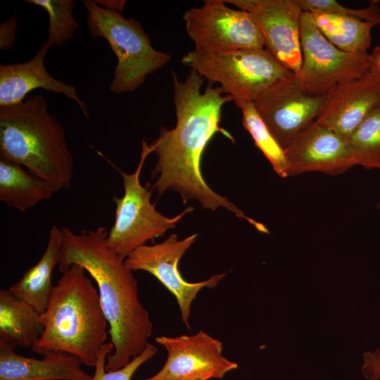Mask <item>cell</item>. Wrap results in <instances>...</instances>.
Here are the masks:
<instances>
[{
  "label": "cell",
  "instance_id": "cell-1",
  "mask_svg": "<svg viewBox=\"0 0 380 380\" xmlns=\"http://www.w3.org/2000/svg\"><path fill=\"white\" fill-rule=\"evenodd\" d=\"M172 76L177 122L171 129L160 127L158 137L150 145L158 158L152 172L156 177L153 189L158 195L170 189L178 191L184 203L195 199L205 209L224 208L257 227L258 222L215 193L201 172L203 153L215 134L235 141L220 125L222 108L232 98L211 82L201 91L204 78L194 70L191 69L184 80H179L173 71Z\"/></svg>",
  "mask_w": 380,
  "mask_h": 380
},
{
  "label": "cell",
  "instance_id": "cell-2",
  "mask_svg": "<svg viewBox=\"0 0 380 380\" xmlns=\"http://www.w3.org/2000/svg\"><path fill=\"white\" fill-rule=\"evenodd\" d=\"M62 232L58 270L63 273L77 265L96 281L113 345L106 369L117 370L145 350L153 332L150 315L139 298L138 282L125 260L108 246L106 227L78 234L63 227Z\"/></svg>",
  "mask_w": 380,
  "mask_h": 380
},
{
  "label": "cell",
  "instance_id": "cell-3",
  "mask_svg": "<svg viewBox=\"0 0 380 380\" xmlns=\"http://www.w3.org/2000/svg\"><path fill=\"white\" fill-rule=\"evenodd\" d=\"M77 265L63 272L40 314L42 334L32 348L39 355L61 352L95 367L109 334L98 289Z\"/></svg>",
  "mask_w": 380,
  "mask_h": 380
},
{
  "label": "cell",
  "instance_id": "cell-4",
  "mask_svg": "<svg viewBox=\"0 0 380 380\" xmlns=\"http://www.w3.org/2000/svg\"><path fill=\"white\" fill-rule=\"evenodd\" d=\"M42 95L0 108V157L27 168L56 191L68 189L74 160L65 129Z\"/></svg>",
  "mask_w": 380,
  "mask_h": 380
},
{
  "label": "cell",
  "instance_id": "cell-5",
  "mask_svg": "<svg viewBox=\"0 0 380 380\" xmlns=\"http://www.w3.org/2000/svg\"><path fill=\"white\" fill-rule=\"evenodd\" d=\"M82 3L87 12V27L94 37L107 41L117 58L110 90L115 94L137 89L151 73L170 60L167 53L155 49L139 21L126 18L117 11L101 7L94 1Z\"/></svg>",
  "mask_w": 380,
  "mask_h": 380
},
{
  "label": "cell",
  "instance_id": "cell-6",
  "mask_svg": "<svg viewBox=\"0 0 380 380\" xmlns=\"http://www.w3.org/2000/svg\"><path fill=\"white\" fill-rule=\"evenodd\" d=\"M182 62L209 82L219 83L237 106L243 101L253 102L272 84L294 75L265 48L219 52L194 50L184 55Z\"/></svg>",
  "mask_w": 380,
  "mask_h": 380
},
{
  "label": "cell",
  "instance_id": "cell-7",
  "mask_svg": "<svg viewBox=\"0 0 380 380\" xmlns=\"http://www.w3.org/2000/svg\"><path fill=\"white\" fill-rule=\"evenodd\" d=\"M152 153L150 145L143 141L140 161L136 170L126 173L118 170L122 177L124 194L113 196L115 205V221L108 233L107 243L121 258H125L137 248L162 236L187 213L186 208L173 217L158 212L151 201V193L140 181V175L147 156Z\"/></svg>",
  "mask_w": 380,
  "mask_h": 380
},
{
  "label": "cell",
  "instance_id": "cell-8",
  "mask_svg": "<svg viewBox=\"0 0 380 380\" xmlns=\"http://www.w3.org/2000/svg\"><path fill=\"white\" fill-rule=\"evenodd\" d=\"M300 38L302 63L295 76L308 95L325 96L336 86L369 72V53H349L336 47L318 30L308 11L301 14Z\"/></svg>",
  "mask_w": 380,
  "mask_h": 380
},
{
  "label": "cell",
  "instance_id": "cell-9",
  "mask_svg": "<svg viewBox=\"0 0 380 380\" xmlns=\"http://www.w3.org/2000/svg\"><path fill=\"white\" fill-rule=\"evenodd\" d=\"M185 28L198 52L265 48L263 37L248 12L228 7L223 0H206L183 15Z\"/></svg>",
  "mask_w": 380,
  "mask_h": 380
},
{
  "label": "cell",
  "instance_id": "cell-10",
  "mask_svg": "<svg viewBox=\"0 0 380 380\" xmlns=\"http://www.w3.org/2000/svg\"><path fill=\"white\" fill-rule=\"evenodd\" d=\"M196 237L197 234H193L179 240L172 234L161 243L137 248L125 260L129 270L148 272L175 296L182 320L188 329H190L191 304L199 291L204 288L215 287L225 275L223 273L215 274L198 282H189L182 277L179 262Z\"/></svg>",
  "mask_w": 380,
  "mask_h": 380
},
{
  "label": "cell",
  "instance_id": "cell-11",
  "mask_svg": "<svg viewBox=\"0 0 380 380\" xmlns=\"http://www.w3.org/2000/svg\"><path fill=\"white\" fill-rule=\"evenodd\" d=\"M156 342L167 351L166 361L155 375L142 380L222 379L238 365L222 355V343L203 331L194 335L160 336Z\"/></svg>",
  "mask_w": 380,
  "mask_h": 380
},
{
  "label": "cell",
  "instance_id": "cell-12",
  "mask_svg": "<svg viewBox=\"0 0 380 380\" xmlns=\"http://www.w3.org/2000/svg\"><path fill=\"white\" fill-rule=\"evenodd\" d=\"M324 97L305 94L293 75L272 84L256 98L253 104L275 139L285 149L315 120Z\"/></svg>",
  "mask_w": 380,
  "mask_h": 380
},
{
  "label": "cell",
  "instance_id": "cell-13",
  "mask_svg": "<svg viewBox=\"0 0 380 380\" xmlns=\"http://www.w3.org/2000/svg\"><path fill=\"white\" fill-rule=\"evenodd\" d=\"M246 11L258 27L265 48L297 75L301 67L300 23L303 10L298 0H229Z\"/></svg>",
  "mask_w": 380,
  "mask_h": 380
},
{
  "label": "cell",
  "instance_id": "cell-14",
  "mask_svg": "<svg viewBox=\"0 0 380 380\" xmlns=\"http://www.w3.org/2000/svg\"><path fill=\"white\" fill-rule=\"evenodd\" d=\"M284 151L289 177L310 172L336 175L357 165L347 140L315 121L301 131Z\"/></svg>",
  "mask_w": 380,
  "mask_h": 380
},
{
  "label": "cell",
  "instance_id": "cell-15",
  "mask_svg": "<svg viewBox=\"0 0 380 380\" xmlns=\"http://www.w3.org/2000/svg\"><path fill=\"white\" fill-rule=\"evenodd\" d=\"M380 104V84L368 72L336 86L324 97L315 122L346 139Z\"/></svg>",
  "mask_w": 380,
  "mask_h": 380
},
{
  "label": "cell",
  "instance_id": "cell-16",
  "mask_svg": "<svg viewBox=\"0 0 380 380\" xmlns=\"http://www.w3.org/2000/svg\"><path fill=\"white\" fill-rule=\"evenodd\" d=\"M52 46L47 41L29 61L0 65V108L20 103L31 91L44 89L73 100L88 118L87 108L80 99L77 88L54 78L46 70L45 58Z\"/></svg>",
  "mask_w": 380,
  "mask_h": 380
},
{
  "label": "cell",
  "instance_id": "cell-17",
  "mask_svg": "<svg viewBox=\"0 0 380 380\" xmlns=\"http://www.w3.org/2000/svg\"><path fill=\"white\" fill-rule=\"evenodd\" d=\"M43 358L25 357L0 342V380H91L77 357L61 352L44 353Z\"/></svg>",
  "mask_w": 380,
  "mask_h": 380
},
{
  "label": "cell",
  "instance_id": "cell-18",
  "mask_svg": "<svg viewBox=\"0 0 380 380\" xmlns=\"http://www.w3.org/2000/svg\"><path fill=\"white\" fill-rule=\"evenodd\" d=\"M63 240L62 229L51 227L46 249L39 260L8 290L16 298L25 302L39 314L47 305L53 286L51 276L61 256Z\"/></svg>",
  "mask_w": 380,
  "mask_h": 380
},
{
  "label": "cell",
  "instance_id": "cell-19",
  "mask_svg": "<svg viewBox=\"0 0 380 380\" xmlns=\"http://www.w3.org/2000/svg\"><path fill=\"white\" fill-rule=\"evenodd\" d=\"M40 314L8 289L0 290V342L13 348H30L39 341L43 327Z\"/></svg>",
  "mask_w": 380,
  "mask_h": 380
},
{
  "label": "cell",
  "instance_id": "cell-20",
  "mask_svg": "<svg viewBox=\"0 0 380 380\" xmlns=\"http://www.w3.org/2000/svg\"><path fill=\"white\" fill-rule=\"evenodd\" d=\"M55 192L48 182L22 165L0 159V201L8 207L25 212Z\"/></svg>",
  "mask_w": 380,
  "mask_h": 380
},
{
  "label": "cell",
  "instance_id": "cell-21",
  "mask_svg": "<svg viewBox=\"0 0 380 380\" xmlns=\"http://www.w3.org/2000/svg\"><path fill=\"white\" fill-rule=\"evenodd\" d=\"M314 23L332 44L349 53L367 52L372 25L360 19L321 11H311Z\"/></svg>",
  "mask_w": 380,
  "mask_h": 380
},
{
  "label": "cell",
  "instance_id": "cell-22",
  "mask_svg": "<svg viewBox=\"0 0 380 380\" xmlns=\"http://www.w3.org/2000/svg\"><path fill=\"white\" fill-rule=\"evenodd\" d=\"M241 110L243 125L253 138L255 146L270 163L275 172L282 178L289 177L284 149L279 144L256 110L253 101H243Z\"/></svg>",
  "mask_w": 380,
  "mask_h": 380
},
{
  "label": "cell",
  "instance_id": "cell-23",
  "mask_svg": "<svg viewBox=\"0 0 380 380\" xmlns=\"http://www.w3.org/2000/svg\"><path fill=\"white\" fill-rule=\"evenodd\" d=\"M347 141L357 165L380 170V104L367 115Z\"/></svg>",
  "mask_w": 380,
  "mask_h": 380
},
{
  "label": "cell",
  "instance_id": "cell-24",
  "mask_svg": "<svg viewBox=\"0 0 380 380\" xmlns=\"http://www.w3.org/2000/svg\"><path fill=\"white\" fill-rule=\"evenodd\" d=\"M44 8L49 15L48 42L53 46L71 40L79 27L73 15V0H27Z\"/></svg>",
  "mask_w": 380,
  "mask_h": 380
},
{
  "label": "cell",
  "instance_id": "cell-25",
  "mask_svg": "<svg viewBox=\"0 0 380 380\" xmlns=\"http://www.w3.org/2000/svg\"><path fill=\"white\" fill-rule=\"evenodd\" d=\"M113 350V345L111 342L106 343L102 346L97 357L94 367L95 372L91 380H131L136 371L156 355L157 348L149 343L141 353L133 358L125 366L117 370L106 371V362Z\"/></svg>",
  "mask_w": 380,
  "mask_h": 380
},
{
  "label": "cell",
  "instance_id": "cell-26",
  "mask_svg": "<svg viewBox=\"0 0 380 380\" xmlns=\"http://www.w3.org/2000/svg\"><path fill=\"white\" fill-rule=\"evenodd\" d=\"M303 11H321L343 15L369 23L372 26L380 24V8L378 1H371L367 7L351 8L334 0H298Z\"/></svg>",
  "mask_w": 380,
  "mask_h": 380
},
{
  "label": "cell",
  "instance_id": "cell-27",
  "mask_svg": "<svg viewBox=\"0 0 380 380\" xmlns=\"http://www.w3.org/2000/svg\"><path fill=\"white\" fill-rule=\"evenodd\" d=\"M361 371L367 380L380 379V349L374 352H366L363 355Z\"/></svg>",
  "mask_w": 380,
  "mask_h": 380
},
{
  "label": "cell",
  "instance_id": "cell-28",
  "mask_svg": "<svg viewBox=\"0 0 380 380\" xmlns=\"http://www.w3.org/2000/svg\"><path fill=\"white\" fill-rule=\"evenodd\" d=\"M18 23L15 16L2 23L0 25V49L7 50L13 48L16 39Z\"/></svg>",
  "mask_w": 380,
  "mask_h": 380
},
{
  "label": "cell",
  "instance_id": "cell-29",
  "mask_svg": "<svg viewBox=\"0 0 380 380\" xmlns=\"http://www.w3.org/2000/svg\"><path fill=\"white\" fill-rule=\"evenodd\" d=\"M369 72L380 84V46H376L369 53Z\"/></svg>",
  "mask_w": 380,
  "mask_h": 380
},
{
  "label": "cell",
  "instance_id": "cell-30",
  "mask_svg": "<svg viewBox=\"0 0 380 380\" xmlns=\"http://www.w3.org/2000/svg\"><path fill=\"white\" fill-rule=\"evenodd\" d=\"M94 1L101 7L120 13L126 4V1L124 0H97Z\"/></svg>",
  "mask_w": 380,
  "mask_h": 380
},
{
  "label": "cell",
  "instance_id": "cell-31",
  "mask_svg": "<svg viewBox=\"0 0 380 380\" xmlns=\"http://www.w3.org/2000/svg\"><path fill=\"white\" fill-rule=\"evenodd\" d=\"M376 208H377V209L379 210V211L380 213V201L377 203Z\"/></svg>",
  "mask_w": 380,
  "mask_h": 380
},
{
  "label": "cell",
  "instance_id": "cell-32",
  "mask_svg": "<svg viewBox=\"0 0 380 380\" xmlns=\"http://www.w3.org/2000/svg\"><path fill=\"white\" fill-rule=\"evenodd\" d=\"M192 380H207L205 379H192Z\"/></svg>",
  "mask_w": 380,
  "mask_h": 380
}]
</instances>
